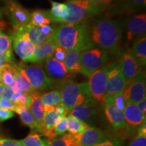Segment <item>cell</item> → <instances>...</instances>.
I'll return each instance as SVG.
<instances>
[{"mask_svg":"<svg viewBox=\"0 0 146 146\" xmlns=\"http://www.w3.org/2000/svg\"><path fill=\"white\" fill-rule=\"evenodd\" d=\"M55 43L66 51L78 48L86 50L95 47L89 34V25L86 22L62 23L56 27L52 36Z\"/></svg>","mask_w":146,"mask_h":146,"instance_id":"6da1fadb","label":"cell"},{"mask_svg":"<svg viewBox=\"0 0 146 146\" xmlns=\"http://www.w3.org/2000/svg\"><path fill=\"white\" fill-rule=\"evenodd\" d=\"M123 31L120 22L107 18L96 19L89 26V34L93 44L108 53L118 50Z\"/></svg>","mask_w":146,"mask_h":146,"instance_id":"7a4b0ae2","label":"cell"},{"mask_svg":"<svg viewBox=\"0 0 146 146\" xmlns=\"http://www.w3.org/2000/svg\"><path fill=\"white\" fill-rule=\"evenodd\" d=\"M68 14L63 23L85 22L87 19L100 14L108 8L106 6L89 0H67L65 2Z\"/></svg>","mask_w":146,"mask_h":146,"instance_id":"3957f363","label":"cell"},{"mask_svg":"<svg viewBox=\"0 0 146 146\" xmlns=\"http://www.w3.org/2000/svg\"><path fill=\"white\" fill-rule=\"evenodd\" d=\"M60 93L62 104L70 112L73 108L78 106L89 98L88 83H76L70 79L62 84L58 89Z\"/></svg>","mask_w":146,"mask_h":146,"instance_id":"277c9868","label":"cell"},{"mask_svg":"<svg viewBox=\"0 0 146 146\" xmlns=\"http://www.w3.org/2000/svg\"><path fill=\"white\" fill-rule=\"evenodd\" d=\"M16 68L28 81L35 92L39 94L50 89V83L41 64L29 65L26 62L15 64Z\"/></svg>","mask_w":146,"mask_h":146,"instance_id":"5b68a950","label":"cell"},{"mask_svg":"<svg viewBox=\"0 0 146 146\" xmlns=\"http://www.w3.org/2000/svg\"><path fill=\"white\" fill-rule=\"evenodd\" d=\"M109 53L98 47H94L81 53V74L89 77L95 71L104 66L108 60Z\"/></svg>","mask_w":146,"mask_h":146,"instance_id":"8992f818","label":"cell"},{"mask_svg":"<svg viewBox=\"0 0 146 146\" xmlns=\"http://www.w3.org/2000/svg\"><path fill=\"white\" fill-rule=\"evenodd\" d=\"M41 64L50 89H57L64 82L72 79L74 74L68 72L62 62L58 61L52 56L47 58Z\"/></svg>","mask_w":146,"mask_h":146,"instance_id":"52a82bcc","label":"cell"},{"mask_svg":"<svg viewBox=\"0 0 146 146\" xmlns=\"http://www.w3.org/2000/svg\"><path fill=\"white\" fill-rule=\"evenodd\" d=\"M10 36L12 46L16 55L23 62H30L33 56L35 45L33 44L23 27L12 28Z\"/></svg>","mask_w":146,"mask_h":146,"instance_id":"ba28073f","label":"cell"},{"mask_svg":"<svg viewBox=\"0 0 146 146\" xmlns=\"http://www.w3.org/2000/svg\"><path fill=\"white\" fill-rule=\"evenodd\" d=\"M108 70L109 66H104L89 76L90 78L88 82L89 93L92 99L97 103L104 102L106 98V89Z\"/></svg>","mask_w":146,"mask_h":146,"instance_id":"9c48e42d","label":"cell"},{"mask_svg":"<svg viewBox=\"0 0 146 146\" xmlns=\"http://www.w3.org/2000/svg\"><path fill=\"white\" fill-rule=\"evenodd\" d=\"M145 75L143 72L127 84L125 90L123 91V96L126 105L127 104H136L145 98Z\"/></svg>","mask_w":146,"mask_h":146,"instance_id":"30bf717a","label":"cell"},{"mask_svg":"<svg viewBox=\"0 0 146 146\" xmlns=\"http://www.w3.org/2000/svg\"><path fill=\"white\" fill-rule=\"evenodd\" d=\"M5 12L12 28L25 26L31 22V13L16 0H5Z\"/></svg>","mask_w":146,"mask_h":146,"instance_id":"8fae6325","label":"cell"},{"mask_svg":"<svg viewBox=\"0 0 146 146\" xmlns=\"http://www.w3.org/2000/svg\"><path fill=\"white\" fill-rule=\"evenodd\" d=\"M127 87V83L124 77L119 62L109 65L108 74L106 89V97L109 98L123 92Z\"/></svg>","mask_w":146,"mask_h":146,"instance_id":"7c38bea8","label":"cell"},{"mask_svg":"<svg viewBox=\"0 0 146 146\" xmlns=\"http://www.w3.org/2000/svg\"><path fill=\"white\" fill-rule=\"evenodd\" d=\"M118 62L127 85L143 72V68L140 66L131 51L129 50L123 51L121 53Z\"/></svg>","mask_w":146,"mask_h":146,"instance_id":"4fadbf2b","label":"cell"},{"mask_svg":"<svg viewBox=\"0 0 146 146\" xmlns=\"http://www.w3.org/2000/svg\"><path fill=\"white\" fill-rule=\"evenodd\" d=\"M127 36L129 41L134 42L139 38L145 36L146 16L145 14H137L129 17L126 21Z\"/></svg>","mask_w":146,"mask_h":146,"instance_id":"5bb4252c","label":"cell"},{"mask_svg":"<svg viewBox=\"0 0 146 146\" xmlns=\"http://www.w3.org/2000/svg\"><path fill=\"white\" fill-rule=\"evenodd\" d=\"M81 146H94L102 142L112 139V136L98 128L88 127L81 134L76 135Z\"/></svg>","mask_w":146,"mask_h":146,"instance_id":"9a60e30c","label":"cell"},{"mask_svg":"<svg viewBox=\"0 0 146 146\" xmlns=\"http://www.w3.org/2000/svg\"><path fill=\"white\" fill-rule=\"evenodd\" d=\"M104 103L105 115L113 129L116 131H119L127 128V125L124 117L123 112L116 108L109 98H106Z\"/></svg>","mask_w":146,"mask_h":146,"instance_id":"2e32d148","label":"cell"},{"mask_svg":"<svg viewBox=\"0 0 146 146\" xmlns=\"http://www.w3.org/2000/svg\"><path fill=\"white\" fill-rule=\"evenodd\" d=\"M97 112V102L92 98H89L81 104L73 108L70 113L71 116L86 123L94 117Z\"/></svg>","mask_w":146,"mask_h":146,"instance_id":"e0dca14e","label":"cell"},{"mask_svg":"<svg viewBox=\"0 0 146 146\" xmlns=\"http://www.w3.org/2000/svg\"><path fill=\"white\" fill-rule=\"evenodd\" d=\"M57 44L52 38H50L43 43L35 45L33 56L31 60V63L41 64L47 58L52 56Z\"/></svg>","mask_w":146,"mask_h":146,"instance_id":"ac0fdd59","label":"cell"},{"mask_svg":"<svg viewBox=\"0 0 146 146\" xmlns=\"http://www.w3.org/2000/svg\"><path fill=\"white\" fill-rule=\"evenodd\" d=\"M31 99L28 108L33 116L36 126L39 129V133L42 134L45 112L43 106L41 103V99H40V94H37V93H35V94L31 95Z\"/></svg>","mask_w":146,"mask_h":146,"instance_id":"d6986e66","label":"cell"},{"mask_svg":"<svg viewBox=\"0 0 146 146\" xmlns=\"http://www.w3.org/2000/svg\"><path fill=\"white\" fill-rule=\"evenodd\" d=\"M126 123L131 127H139L145 123V114L142 113L135 104H127L123 111Z\"/></svg>","mask_w":146,"mask_h":146,"instance_id":"ffe728a7","label":"cell"},{"mask_svg":"<svg viewBox=\"0 0 146 146\" xmlns=\"http://www.w3.org/2000/svg\"><path fill=\"white\" fill-rule=\"evenodd\" d=\"M82 51L83 50L78 48L71 49L66 51V54L63 63L68 72L71 74H75L81 72L80 57Z\"/></svg>","mask_w":146,"mask_h":146,"instance_id":"44dd1931","label":"cell"},{"mask_svg":"<svg viewBox=\"0 0 146 146\" xmlns=\"http://www.w3.org/2000/svg\"><path fill=\"white\" fill-rule=\"evenodd\" d=\"M61 118L62 116L57 114L55 111L50 112H45L42 135L47 137L48 138V141L55 138L53 130H54L55 125Z\"/></svg>","mask_w":146,"mask_h":146,"instance_id":"7402d4cb","label":"cell"},{"mask_svg":"<svg viewBox=\"0 0 146 146\" xmlns=\"http://www.w3.org/2000/svg\"><path fill=\"white\" fill-rule=\"evenodd\" d=\"M40 99L43 106L44 112H54L55 106L62 103L60 93L58 89L40 94Z\"/></svg>","mask_w":146,"mask_h":146,"instance_id":"603a6c76","label":"cell"},{"mask_svg":"<svg viewBox=\"0 0 146 146\" xmlns=\"http://www.w3.org/2000/svg\"><path fill=\"white\" fill-rule=\"evenodd\" d=\"M131 54L142 68L146 65V37L139 38L133 42Z\"/></svg>","mask_w":146,"mask_h":146,"instance_id":"cb8c5ba5","label":"cell"},{"mask_svg":"<svg viewBox=\"0 0 146 146\" xmlns=\"http://www.w3.org/2000/svg\"><path fill=\"white\" fill-rule=\"evenodd\" d=\"M52 8L49 10V15L51 23H63L64 21L68 16V10L65 3L52 1Z\"/></svg>","mask_w":146,"mask_h":146,"instance_id":"d4e9b609","label":"cell"},{"mask_svg":"<svg viewBox=\"0 0 146 146\" xmlns=\"http://www.w3.org/2000/svg\"><path fill=\"white\" fill-rule=\"evenodd\" d=\"M11 87L14 93H21L27 95H31L35 93L28 81L22 75L17 69L15 72L14 83Z\"/></svg>","mask_w":146,"mask_h":146,"instance_id":"484cf974","label":"cell"},{"mask_svg":"<svg viewBox=\"0 0 146 146\" xmlns=\"http://www.w3.org/2000/svg\"><path fill=\"white\" fill-rule=\"evenodd\" d=\"M14 112H16L18 114L21 122L24 125L30 127L32 129V131L39 133V129L36 126L33 116L28 108L25 106H16Z\"/></svg>","mask_w":146,"mask_h":146,"instance_id":"4316f807","label":"cell"},{"mask_svg":"<svg viewBox=\"0 0 146 146\" xmlns=\"http://www.w3.org/2000/svg\"><path fill=\"white\" fill-rule=\"evenodd\" d=\"M23 29L28 36L29 39L35 45H39L48 39L46 36L42 33L39 27L34 26L32 24L29 23L23 26Z\"/></svg>","mask_w":146,"mask_h":146,"instance_id":"83f0119b","label":"cell"},{"mask_svg":"<svg viewBox=\"0 0 146 146\" xmlns=\"http://www.w3.org/2000/svg\"><path fill=\"white\" fill-rule=\"evenodd\" d=\"M49 146H81L76 135L64 134L48 141Z\"/></svg>","mask_w":146,"mask_h":146,"instance_id":"f1b7e54d","label":"cell"},{"mask_svg":"<svg viewBox=\"0 0 146 146\" xmlns=\"http://www.w3.org/2000/svg\"><path fill=\"white\" fill-rule=\"evenodd\" d=\"M30 23L38 27H41L45 25H50L51 21L49 15V10L41 9L34 10L31 13Z\"/></svg>","mask_w":146,"mask_h":146,"instance_id":"f546056e","label":"cell"},{"mask_svg":"<svg viewBox=\"0 0 146 146\" xmlns=\"http://www.w3.org/2000/svg\"><path fill=\"white\" fill-rule=\"evenodd\" d=\"M122 2L118 7L117 10L121 12H134L140 8H145V0H121Z\"/></svg>","mask_w":146,"mask_h":146,"instance_id":"4dcf8cb0","label":"cell"},{"mask_svg":"<svg viewBox=\"0 0 146 146\" xmlns=\"http://www.w3.org/2000/svg\"><path fill=\"white\" fill-rule=\"evenodd\" d=\"M16 64V63H15ZM14 64L8 65L1 70L0 72V82L5 86L11 87L14 81V76L16 68Z\"/></svg>","mask_w":146,"mask_h":146,"instance_id":"1f68e13d","label":"cell"},{"mask_svg":"<svg viewBox=\"0 0 146 146\" xmlns=\"http://www.w3.org/2000/svg\"><path fill=\"white\" fill-rule=\"evenodd\" d=\"M67 120H68V129H67V131H68L69 133L72 135L81 134L89 127V125H87V123H85L81 120H78L77 118H74L70 114H69L67 116Z\"/></svg>","mask_w":146,"mask_h":146,"instance_id":"d6a6232c","label":"cell"},{"mask_svg":"<svg viewBox=\"0 0 146 146\" xmlns=\"http://www.w3.org/2000/svg\"><path fill=\"white\" fill-rule=\"evenodd\" d=\"M21 142L24 146H49L48 141L42 139L39 133L34 131L21 140Z\"/></svg>","mask_w":146,"mask_h":146,"instance_id":"836d02e7","label":"cell"},{"mask_svg":"<svg viewBox=\"0 0 146 146\" xmlns=\"http://www.w3.org/2000/svg\"><path fill=\"white\" fill-rule=\"evenodd\" d=\"M5 24L0 20V54L12 50V39L10 35H7L3 31Z\"/></svg>","mask_w":146,"mask_h":146,"instance_id":"e575fe53","label":"cell"},{"mask_svg":"<svg viewBox=\"0 0 146 146\" xmlns=\"http://www.w3.org/2000/svg\"><path fill=\"white\" fill-rule=\"evenodd\" d=\"M129 146H146V125L145 123L138 127L137 135L130 142Z\"/></svg>","mask_w":146,"mask_h":146,"instance_id":"d590c367","label":"cell"},{"mask_svg":"<svg viewBox=\"0 0 146 146\" xmlns=\"http://www.w3.org/2000/svg\"><path fill=\"white\" fill-rule=\"evenodd\" d=\"M31 99V95L14 93L10 100L16 106H25L28 108Z\"/></svg>","mask_w":146,"mask_h":146,"instance_id":"8d00e7d4","label":"cell"},{"mask_svg":"<svg viewBox=\"0 0 146 146\" xmlns=\"http://www.w3.org/2000/svg\"><path fill=\"white\" fill-rule=\"evenodd\" d=\"M67 129H68V120H67L66 116H63L60 118L54 128L53 133H54L55 138L56 136L65 133Z\"/></svg>","mask_w":146,"mask_h":146,"instance_id":"74e56055","label":"cell"},{"mask_svg":"<svg viewBox=\"0 0 146 146\" xmlns=\"http://www.w3.org/2000/svg\"><path fill=\"white\" fill-rule=\"evenodd\" d=\"M14 60H15L12 50H9L3 54H0V70L7 66L15 64Z\"/></svg>","mask_w":146,"mask_h":146,"instance_id":"f35d334b","label":"cell"},{"mask_svg":"<svg viewBox=\"0 0 146 146\" xmlns=\"http://www.w3.org/2000/svg\"><path fill=\"white\" fill-rule=\"evenodd\" d=\"M110 100L112 102V104L115 106V107L118 110H119L121 112H123L126 106V102L124 100L123 96V92L119 93L112 97H109Z\"/></svg>","mask_w":146,"mask_h":146,"instance_id":"ab89813d","label":"cell"},{"mask_svg":"<svg viewBox=\"0 0 146 146\" xmlns=\"http://www.w3.org/2000/svg\"><path fill=\"white\" fill-rule=\"evenodd\" d=\"M66 50L62 48V47L58 46L55 48V50L53 52L52 57L54 58L55 60H58L59 62H62L64 60L66 57Z\"/></svg>","mask_w":146,"mask_h":146,"instance_id":"60d3db41","label":"cell"},{"mask_svg":"<svg viewBox=\"0 0 146 146\" xmlns=\"http://www.w3.org/2000/svg\"><path fill=\"white\" fill-rule=\"evenodd\" d=\"M56 27V26H54V25H43V26H41L39 28L41 29L42 33L46 36L48 39H50V38H52L53 35H54Z\"/></svg>","mask_w":146,"mask_h":146,"instance_id":"b9f144b4","label":"cell"},{"mask_svg":"<svg viewBox=\"0 0 146 146\" xmlns=\"http://www.w3.org/2000/svg\"><path fill=\"white\" fill-rule=\"evenodd\" d=\"M0 108L4 109H8L14 112L16 109V106L12 103L10 100L5 99L2 97L0 98Z\"/></svg>","mask_w":146,"mask_h":146,"instance_id":"7bdbcfd3","label":"cell"},{"mask_svg":"<svg viewBox=\"0 0 146 146\" xmlns=\"http://www.w3.org/2000/svg\"><path fill=\"white\" fill-rule=\"evenodd\" d=\"M14 116V113L13 111L0 108V121L1 122L10 119Z\"/></svg>","mask_w":146,"mask_h":146,"instance_id":"ee69618b","label":"cell"},{"mask_svg":"<svg viewBox=\"0 0 146 146\" xmlns=\"http://www.w3.org/2000/svg\"><path fill=\"white\" fill-rule=\"evenodd\" d=\"M0 146H24L21 141L0 138Z\"/></svg>","mask_w":146,"mask_h":146,"instance_id":"f6af8a7d","label":"cell"},{"mask_svg":"<svg viewBox=\"0 0 146 146\" xmlns=\"http://www.w3.org/2000/svg\"><path fill=\"white\" fill-rule=\"evenodd\" d=\"M54 111L57 113V114H59L60 116H61L62 117H63V116H66L69 112H70L67 109L62 103L55 106Z\"/></svg>","mask_w":146,"mask_h":146,"instance_id":"bcb514c9","label":"cell"},{"mask_svg":"<svg viewBox=\"0 0 146 146\" xmlns=\"http://www.w3.org/2000/svg\"><path fill=\"white\" fill-rule=\"evenodd\" d=\"M14 94V92L12 87L10 86H5V85H3L2 95H1V97H2L3 98H5V99L10 100Z\"/></svg>","mask_w":146,"mask_h":146,"instance_id":"7dc6e473","label":"cell"},{"mask_svg":"<svg viewBox=\"0 0 146 146\" xmlns=\"http://www.w3.org/2000/svg\"><path fill=\"white\" fill-rule=\"evenodd\" d=\"M94 146H121V143L119 140L116 139H112L102 142Z\"/></svg>","mask_w":146,"mask_h":146,"instance_id":"c3c4849f","label":"cell"},{"mask_svg":"<svg viewBox=\"0 0 146 146\" xmlns=\"http://www.w3.org/2000/svg\"><path fill=\"white\" fill-rule=\"evenodd\" d=\"M89 1L98 3V4H100V5H105V6H106L107 8H108V7H110L111 5H112V3L114 2V1H116V0H89Z\"/></svg>","mask_w":146,"mask_h":146,"instance_id":"681fc988","label":"cell"},{"mask_svg":"<svg viewBox=\"0 0 146 146\" xmlns=\"http://www.w3.org/2000/svg\"><path fill=\"white\" fill-rule=\"evenodd\" d=\"M136 106L138 108V109L142 113H143L144 114H145L146 113V99L144 98L143 100H141L140 102H139L137 104H136Z\"/></svg>","mask_w":146,"mask_h":146,"instance_id":"f907efd6","label":"cell"},{"mask_svg":"<svg viewBox=\"0 0 146 146\" xmlns=\"http://www.w3.org/2000/svg\"><path fill=\"white\" fill-rule=\"evenodd\" d=\"M3 88V85L1 83V82H0V98H1V95H2Z\"/></svg>","mask_w":146,"mask_h":146,"instance_id":"816d5d0a","label":"cell"},{"mask_svg":"<svg viewBox=\"0 0 146 146\" xmlns=\"http://www.w3.org/2000/svg\"><path fill=\"white\" fill-rule=\"evenodd\" d=\"M2 17H3V13H2V12H1V10H0V19H1V18H2Z\"/></svg>","mask_w":146,"mask_h":146,"instance_id":"f5cc1de1","label":"cell"},{"mask_svg":"<svg viewBox=\"0 0 146 146\" xmlns=\"http://www.w3.org/2000/svg\"><path fill=\"white\" fill-rule=\"evenodd\" d=\"M0 72H1V70H0Z\"/></svg>","mask_w":146,"mask_h":146,"instance_id":"db71d44e","label":"cell"}]
</instances>
